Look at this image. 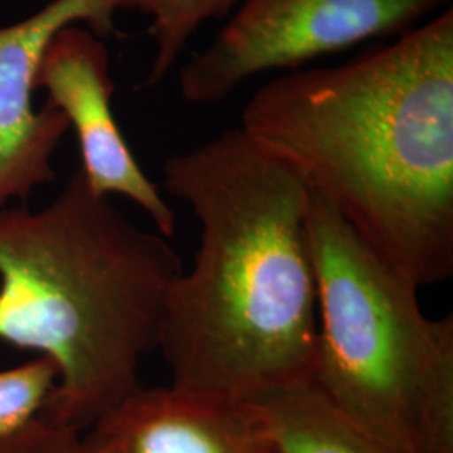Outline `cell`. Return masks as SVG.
<instances>
[{
    "mask_svg": "<svg viewBox=\"0 0 453 453\" xmlns=\"http://www.w3.org/2000/svg\"><path fill=\"white\" fill-rule=\"evenodd\" d=\"M241 130L418 289L453 274L452 5L344 65L264 84Z\"/></svg>",
    "mask_w": 453,
    "mask_h": 453,
    "instance_id": "obj_1",
    "label": "cell"
},
{
    "mask_svg": "<svg viewBox=\"0 0 453 453\" xmlns=\"http://www.w3.org/2000/svg\"><path fill=\"white\" fill-rule=\"evenodd\" d=\"M200 245L165 303L158 349L172 387L254 400L306 383L318 363L311 190L241 128L163 165Z\"/></svg>",
    "mask_w": 453,
    "mask_h": 453,
    "instance_id": "obj_2",
    "label": "cell"
},
{
    "mask_svg": "<svg viewBox=\"0 0 453 453\" xmlns=\"http://www.w3.org/2000/svg\"><path fill=\"white\" fill-rule=\"evenodd\" d=\"M181 259L81 170L41 211L0 209V340L49 357L59 380L41 418L82 434L140 388Z\"/></svg>",
    "mask_w": 453,
    "mask_h": 453,
    "instance_id": "obj_3",
    "label": "cell"
},
{
    "mask_svg": "<svg viewBox=\"0 0 453 453\" xmlns=\"http://www.w3.org/2000/svg\"><path fill=\"white\" fill-rule=\"evenodd\" d=\"M308 235L318 288L311 380L349 420L403 453H453V318H428L391 269L319 195Z\"/></svg>",
    "mask_w": 453,
    "mask_h": 453,
    "instance_id": "obj_4",
    "label": "cell"
},
{
    "mask_svg": "<svg viewBox=\"0 0 453 453\" xmlns=\"http://www.w3.org/2000/svg\"><path fill=\"white\" fill-rule=\"evenodd\" d=\"M452 0H245L209 48L180 71V93L192 104H213L242 82L365 41L398 37Z\"/></svg>",
    "mask_w": 453,
    "mask_h": 453,
    "instance_id": "obj_5",
    "label": "cell"
},
{
    "mask_svg": "<svg viewBox=\"0 0 453 453\" xmlns=\"http://www.w3.org/2000/svg\"><path fill=\"white\" fill-rule=\"evenodd\" d=\"M35 89L48 91L49 103L65 113L69 128L76 131L80 170L88 187L101 196H127L146 211L157 232L173 237L175 211L140 168L114 119V82L103 39L78 26L63 29L42 56Z\"/></svg>",
    "mask_w": 453,
    "mask_h": 453,
    "instance_id": "obj_6",
    "label": "cell"
},
{
    "mask_svg": "<svg viewBox=\"0 0 453 453\" xmlns=\"http://www.w3.org/2000/svg\"><path fill=\"white\" fill-rule=\"evenodd\" d=\"M116 0H50L17 24L0 27V209L24 203L34 188L54 180L52 155L69 121L46 101L34 110V81L50 41L69 26L86 24L99 39L116 34Z\"/></svg>",
    "mask_w": 453,
    "mask_h": 453,
    "instance_id": "obj_7",
    "label": "cell"
},
{
    "mask_svg": "<svg viewBox=\"0 0 453 453\" xmlns=\"http://www.w3.org/2000/svg\"><path fill=\"white\" fill-rule=\"evenodd\" d=\"M86 440L93 453H277L252 402L172 385L133 391Z\"/></svg>",
    "mask_w": 453,
    "mask_h": 453,
    "instance_id": "obj_8",
    "label": "cell"
},
{
    "mask_svg": "<svg viewBox=\"0 0 453 453\" xmlns=\"http://www.w3.org/2000/svg\"><path fill=\"white\" fill-rule=\"evenodd\" d=\"M249 402L259 410L277 453H403L349 420L312 381Z\"/></svg>",
    "mask_w": 453,
    "mask_h": 453,
    "instance_id": "obj_9",
    "label": "cell"
},
{
    "mask_svg": "<svg viewBox=\"0 0 453 453\" xmlns=\"http://www.w3.org/2000/svg\"><path fill=\"white\" fill-rule=\"evenodd\" d=\"M245 0H116V7L138 11L151 19L150 35L155 42L146 86L162 82L198 27L213 19L226 17Z\"/></svg>",
    "mask_w": 453,
    "mask_h": 453,
    "instance_id": "obj_10",
    "label": "cell"
},
{
    "mask_svg": "<svg viewBox=\"0 0 453 453\" xmlns=\"http://www.w3.org/2000/svg\"><path fill=\"white\" fill-rule=\"evenodd\" d=\"M58 380L56 363L44 355L0 372V440L20 432L41 415Z\"/></svg>",
    "mask_w": 453,
    "mask_h": 453,
    "instance_id": "obj_11",
    "label": "cell"
},
{
    "mask_svg": "<svg viewBox=\"0 0 453 453\" xmlns=\"http://www.w3.org/2000/svg\"><path fill=\"white\" fill-rule=\"evenodd\" d=\"M0 453H93L86 435L37 417L26 428L0 440Z\"/></svg>",
    "mask_w": 453,
    "mask_h": 453,
    "instance_id": "obj_12",
    "label": "cell"
}]
</instances>
